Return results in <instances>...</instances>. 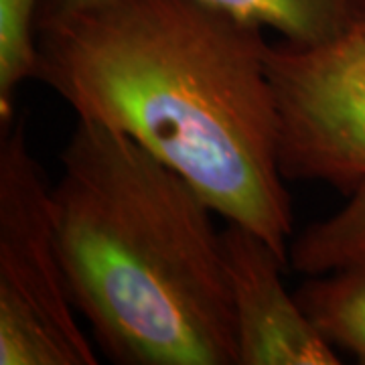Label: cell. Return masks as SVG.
Returning a JSON list of instances; mask_svg holds the SVG:
<instances>
[{
	"label": "cell",
	"mask_w": 365,
	"mask_h": 365,
	"mask_svg": "<svg viewBox=\"0 0 365 365\" xmlns=\"http://www.w3.org/2000/svg\"><path fill=\"white\" fill-rule=\"evenodd\" d=\"M266 26L203 0H90L37 19V81L124 132L288 262L292 203Z\"/></svg>",
	"instance_id": "1"
},
{
	"label": "cell",
	"mask_w": 365,
	"mask_h": 365,
	"mask_svg": "<svg viewBox=\"0 0 365 365\" xmlns=\"http://www.w3.org/2000/svg\"><path fill=\"white\" fill-rule=\"evenodd\" d=\"M51 187L55 244L76 313L118 365H237L222 230L177 170L79 120Z\"/></svg>",
	"instance_id": "2"
},
{
	"label": "cell",
	"mask_w": 365,
	"mask_h": 365,
	"mask_svg": "<svg viewBox=\"0 0 365 365\" xmlns=\"http://www.w3.org/2000/svg\"><path fill=\"white\" fill-rule=\"evenodd\" d=\"M287 182H325L347 197L290 246L297 272L319 276L365 256V16L319 45L270 43Z\"/></svg>",
	"instance_id": "3"
},
{
	"label": "cell",
	"mask_w": 365,
	"mask_h": 365,
	"mask_svg": "<svg viewBox=\"0 0 365 365\" xmlns=\"http://www.w3.org/2000/svg\"><path fill=\"white\" fill-rule=\"evenodd\" d=\"M51 187L25 116L0 128V365H96L55 244Z\"/></svg>",
	"instance_id": "4"
},
{
	"label": "cell",
	"mask_w": 365,
	"mask_h": 365,
	"mask_svg": "<svg viewBox=\"0 0 365 365\" xmlns=\"http://www.w3.org/2000/svg\"><path fill=\"white\" fill-rule=\"evenodd\" d=\"M223 258L234 300L237 365H337L321 335L282 282L287 260L246 225L222 230Z\"/></svg>",
	"instance_id": "5"
},
{
	"label": "cell",
	"mask_w": 365,
	"mask_h": 365,
	"mask_svg": "<svg viewBox=\"0 0 365 365\" xmlns=\"http://www.w3.org/2000/svg\"><path fill=\"white\" fill-rule=\"evenodd\" d=\"M90 0H41L39 16L67 11ZM258 21L297 45L335 39L365 16V0H203ZM37 16V19H39Z\"/></svg>",
	"instance_id": "6"
},
{
	"label": "cell",
	"mask_w": 365,
	"mask_h": 365,
	"mask_svg": "<svg viewBox=\"0 0 365 365\" xmlns=\"http://www.w3.org/2000/svg\"><path fill=\"white\" fill-rule=\"evenodd\" d=\"M294 297L335 349L365 365V256L331 272L307 276Z\"/></svg>",
	"instance_id": "7"
},
{
	"label": "cell",
	"mask_w": 365,
	"mask_h": 365,
	"mask_svg": "<svg viewBox=\"0 0 365 365\" xmlns=\"http://www.w3.org/2000/svg\"><path fill=\"white\" fill-rule=\"evenodd\" d=\"M41 0H0V128L16 118L14 98L37 78V16Z\"/></svg>",
	"instance_id": "8"
}]
</instances>
